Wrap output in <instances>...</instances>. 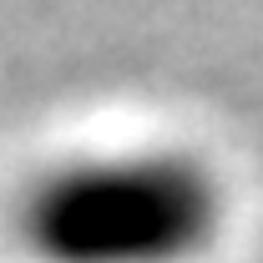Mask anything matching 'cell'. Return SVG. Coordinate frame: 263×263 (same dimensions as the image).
<instances>
[{
	"mask_svg": "<svg viewBox=\"0 0 263 263\" xmlns=\"http://www.w3.org/2000/svg\"><path fill=\"white\" fill-rule=\"evenodd\" d=\"M223 223V177L197 152L137 147L35 177L15 213V238L35 263H202Z\"/></svg>",
	"mask_w": 263,
	"mask_h": 263,
	"instance_id": "1",
	"label": "cell"
}]
</instances>
